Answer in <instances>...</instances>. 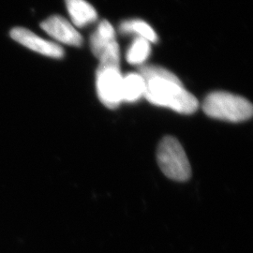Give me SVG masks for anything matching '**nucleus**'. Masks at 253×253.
Listing matches in <instances>:
<instances>
[{
    "instance_id": "obj_1",
    "label": "nucleus",
    "mask_w": 253,
    "mask_h": 253,
    "mask_svg": "<svg viewBox=\"0 0 253 253\" xmlns=\"http://www.w3.org/2000/svg\"><path fill=\"white\" fill-rule=\"evenodd\" d=\"M139 73L145 81L144 97L150 103L183 115H191L197 111L198 100L185 89L178 77L170 71L158 66H145Z\"/></svg>"
},
{
    "instance_id": "obj_2",
    "label": "nucleus",
    "mask_w": 253,
    "mask_h": 253,
    "mask_svg": "<svg viewBox=\"0 0 253 253\" xmlns=\"http://www.w3.org/2000/svg\"><path fill=\"white\" fill-rule=\"evenodd\" d=\"M205 114L212 118L229 122H242L252 118L253 104L243 97L224 91L208 95L203 102Z\"/></svg>"
},
{
    "instance_id": "obj_3",
    "label": "nucleus",
    "mask_w": 253,
    "mask_h": 253,
    "mask_svg": "<svg viewBox=\"0 0 253 253\" xmlns=\"http://www.w3.org/2000/svg\"><path fill=\"white\" fill-rule=\"evenodd\" d=\"M157 159L161 170L170 179L183 182L190 178L191 167L189 159L175 138H163L158 147Z\"/></svg>"
},
{
    "instance_id": "obj_4",
    "label": "nucleus",
    "mask_w": 253,
    "mask_h": 253,
    "mask_svg": "<svg viewBox=\"0 0 253 253\" xmlns=\"http://www.w3.org/2000/svg\"><path fill=\"white\" fill-rule=\"evenodd\" d=\"M96 87L98 97L107 108L115 109L123 102V76L118 66L100 65L97 70Z\"/></svg>"
},
{
    "instance_id": "obj_5",
    "label": "nucleus",
    "mask_w": 253,
    "mask_h": 253,
    "mask_svg": "<svg viewBox=\"0 0 253 253\" xmlns=\"http://www.w3.org/2000/svg\"><path fill=\"white\" fill-rule=\"evenodd\" d=\"M10 38L28 49L52 58H62L63 48L57 43L49 42L24 27H14L9 32Z\"/></svg>"
},
{
    "instance_id": "obj_6",
    "label": "nucleus",
    "mask_w": 253,
    "mask_h": 253,
    "mask_svg": "<svg viewBox=\"0 0 253 253\" xmlns=\"http://www.w3.org/2000/svg\"><path fill=\"white\" fill-rule=\"evenodd\" d=\"M41 27L49 36L58 42L79 47L83 44V37L67 19L53 15L41 24Z\"/></svg>"
},
{
    "instance_id": "obj_7",
    "label": "nucleus",
    "mask_w": 253,
    "mask_h": 253,
    "mask_svg": "<svg viewBox=\"0 0 253 253\" xmlns=\"http://www.w3.org/2000/svg\"><path fill=\"white\" fill-rule=\"evenodd\" d=\"M69 15L75 27H84L97 21L95 8L85 0H65Z\"/></svg>"
},
{
    "instance_id": "obj_8",
    "label": "nucleus",
    "mask_w": 253,
    "mask_h": 253,
    "mask_svg": "<svg viewBox=\"0 0 253 253\" xmlns=\"http://www.w3.org/2000/svg\"><path fill=\"white\" fill-rule=\"evenodd\" d=\"M117 42L115 28L107 20H103L91 36V51L97 58H99L107 49Z\"/></svg>"
},
{
    "instance_id": "obj_9",
    "label": "nucleus",
    "mask_w": 253,
    "mask_h": 253,
    "mask_svg": "<svg viewBox=\"0 0 253 253\" xmlns=\"http://www.w3.org/2000/svg\"><path fill=\"white\" fill-rule=\"evenodd\" d=\"M145 81L139 73H132L123 76L122 99L126 102H135L144 97Z\"/></svg>"
},
{
    "instance_id": "obj_10",
    "label": "nucleus",
    "mask_w": 253,
    "mask_h": 253,
    "mask_svg": "<svg viewBox=\"0 0 253 253\" xmlns=\"http://www.w3.org/2000/svg\"><path fill=\"white\" fill-rule=\"evenodd\" d=\"M120 31L124 34H134L139 38H143L150 43L158 42V36L150 25L143 20H128L120 25Z\"/></svg>"
},
{
    "instance_id": "obj_11",
    "label": "nucleus",
    "mask_w": 253,
    "mask_h": 253,
    "mask_svg": "<svg viewBox=\"0 0 253 253\" xmlns=\"http://www.w3.org/2000/svg\"><path fill=\"white\" fill-rule=\"evenodd\" d=\"M151 53V43L143 38L137 37L128 47L126 52V61L131 65L145 63Z\"/></svg>"
}]
</instances>
